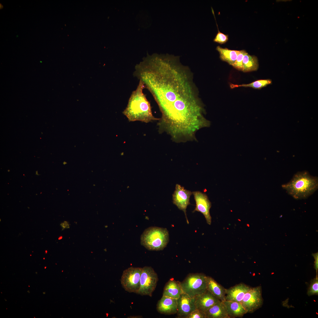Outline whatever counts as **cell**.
I'll list each match as a JSON object with an SVG mask.
<instances>
[{
    "label": "cell",
    "instance_id": "1",
    "mask_svg": "<svg viewBox=\"0 0 318 318\" xmlns=\"http://www.w3.org/2000/svg\"><path fill=\"white\" fill-rule=\"evenodd\" d=\"M135 77L142 80L162 114L159 130L172 139L194 136L206 125L205 110L193 74L180 57L168 54L148 56L136 65Z\"/></svg>",
    "mask_w": 318,
    "mask_h": 318
},
{
    "label": "cell",
    "instance_id": "2",
    "mask_svg": "<svg viewBox=\"0 0 318 318\" xmlns=\"http://www.w3.org/2000/svg\"><path fill=\"white\" fill-rule=\"evenodd\" d=\"M145 88L144 83L139 80L135 90L132 92L123 114L129 121H139L148 123L159 120L153 115L150 103L143 92Z\"/></svg>",
    "mask_w": 318,
    "mask_h": 318
},
{
    "label": "cell",
    "instance_id": "3",
    "mask_svg": "<svg viewBox=\"0 0 318 318\" xmlns=\"http://www.w3.org/2000/svg\"><path fill=\"white\" fill-rule=\"evenodd\" d=\"M282 187L294 198L305 199L317 189L318 178L311 175L307 171L298 172L289 182L282 185Z\"/></svg>",
    "mask_w": 318,
    "mask_h": 318
},
{
    "label": "cell",
    "instance_id": "4",
    "mask_svg": "<svg viewBox=\"0 0 318 318\" xmlns=\"http://www.w3.org/2000/svg\"><path fill=\"white\" fill-rule=\"evenodd\" d=\"M169 241V232L166 228L151 227L145 230L141 236V244L147 249L163 250Z\"/></svg>",
    "mask_w": 318,
    "mask_h": 318
},
{
    "label": "cell",
    "instance_id": "5",
    "mask_svg": "<svg viewBox=\"0 0 318 318\" xmlns=\"http://www.w3.org/2000/svg\"><path fill=\"white\" fill-rule=\"evenodd\" d=\"M206 276L203 273L189 274L180 285L183 293L195 297L207 290Z\"/></svg>",
    "mask_w": 318,
    "mask_h": 318
},
{
    "label": "cell",
    "instance_id": "6",
    "mask_svg": "<svg viewBox=\"0 0 318 318\" xmlns=\"http://www.w3.org/2000/svg\"><path fill=\"white\" fill-rule=\"evenodd\" d=\"M158 280L157 274L152 267H143L140 277V287L137 294L151 297Z\"/></svg>",
    "mask_w": 318,
    "mask_h": 318
},
{
    "label": "cell",
    "instance_id": "7",
    "mask_svg": "<svg viewBox=\"0 0 318 318\" xmlns=\"http://www.w3.org/2000/svg\"><path fill=\"white\" fill-rule=\"evenodd\" d=\"M142 269V268L130 267L123 271L120 281L125 291L137 294L140 287Z\"/></svg>",
    "mask_w": 318,
    "mask_h": 318
},
{
    "label": "cell",
    "instance_id": "8",
    "mask_svg": "<svg viewBox=\"0 0 318 318\" xmlns=\"http://www.w3.org/2000/svg\"><path fill=\"white\" fill-rule=\"evenodd\" d=\"M263 299L261 286L251 288L245 294L241 303L247 311L252 313L262 306Z\"/></svg>",
    "mask_w": 318,
    "mask_h": 318
},
{
    "label": "cell",
    "instance_id": "9",
    "mask_svg": "<svg viewBox=\"0 0 318 318\" xmlns=\"http://www.w3.org/2000/svg\"><path fill=\"white\" fill-rule=\"evenodd\" d=\"M192 194L191 191L185 189L183 187L177 184L175 185V190L172 196L173 203L179 209L183 211L188 224L189 223V221L186 216V209L187 206L190 204V198Z\"/></svg>",
    "mask_w": 318,
    "mask_h": 318
},
{
    "label": "cell",
    "instance_id": "10",
    "mask_svg": "<svg viewBox=\"0 0 318 318\" xmlns=\"http://www.w3.org/2000/svg\"><path fill=\"white\" fill-rule=\"evenodd\" d=\"M192 193L196 203V206L193 212L197 211L201 213L204 216L207 223L211 225V217L210 210L211 203L207 196L205 193L198 191H193Z\"/></svg>",
    "mask_w": 318,
    "mask_h": 318
},
{
    "label": "cell",
    "instance_id": "11",
    "mask_svg": "<svg viewBox=\"0 0 318 318\" xmlns=\"http://www.w3.org/2000/svg\"><path fill=\"white\" fill-rule=\"evenodd\" d=\"M196 308L195 303V297H192L183 293L177 299L178 318H186Z\"/></svg>",
    "mask_w": 318,
    "mask_h": 318
},
{
    "label": "cell",
    "instance_id": "12",
    "mask_svg": "<svg viewBox=\"0 0 318 318\" xmlns=\"http://www.w3.org/2000/svg\"><path fill=\"white\" fill-rule=\"evenodd\" d=\"M220 301L207 290L195 297V303L196 309L204 312Z\"/></svg>",
    "mask_w": 318,
    "mask_h": 318
},
{
    "label": "cell",
    "instance_id": "13",
    "mask_svg": "<svg viewBox=\"0 0 318 318\" xmlns=\"http://www.w3.org/2000/svg\"><path fill=\"white\" fill-rule=\"evenodd\" d=\"M156 309L160 314L171 315L176 314L177 312V299L163 296L158 301Z\"/></svg>",
    "mask_w": 318,
    "mask_h": 318
},
{
    "label": "cell",
    "instance_id": "14",
    "mask_svg": "<svg viewBox=\"0 0 318 318\" xmlns=\"http://www.w3.org/2000/svg\"><path fill=\"white\" fill-rule=\"evenodd\" d=\"M251 288L241 283L226 289V300L241 303L245 294Z\"/></svg>",
    "mask_w": 318,
    "mask_h": 318
},
{
    "label": "cell",
    "instance_id": "15",
    "mask_svg": "<svg viewBox=\"0 0 318 318\" xmlns=\"http://www.w3.org/2000/svg\"><path fill=\"white\" fill-rule=\"evenodd\" d=\"M206 282L207 290L221 301L226 300V289L210 276H206Z\"/></svg>",
    "mask_w": 318,
    "mask_h": 318
},
{
    "label": "cell",
    "instance_id": "16",
    "mask_svg": "<svg viewBox=\"0 0 318 318\" xmlns=\"http://www.w3.org/2000/svg\"><path fill=\"white\" fill-rule=\"evenodd\" d=\"M183 293L180 282L171 279L165 284L163 296L177 299Z\"/></svg>",
    "mask_w": 318,
    "mask_h": 318
},
{
    "label": "cell",
    "instance_id": "17",
    "mask_svg": "<svg viewBox=\"0 0 318 318\" xmlns=\"http://www.w3.org/2000/svg\"><path fill=\"white\" fill-rule=\"evenodd\" d=\"M224 304L230 318L242 317L247 313V311L240 302L225 300Z\"/></svg>",
    "mask_w": 318,
    "mask_h": 318
},
{
    "label": "cell",
    "instance_id": "18",
    "mask_svg": "<svg viewBox=\"0 0 318 318\" xmlns=\"http://www.w3.org/2000/svg\"><path fill=\"white\" fill-rule=\"evenodd\" d=\"M204 312L206 318H230L226 307L221 301L211 306Z\"/></svg>",
    "mask_w": 318,
    "mask_h": 318
},
{
    "label": "cell",
    "instance_id": "19",
    "mask_svg": "<svg viewBox=\"0 0 318 318\" xmlns=\"http://www.w3.org/2000/svg\"><path fill=\"white\" fill-rule=\"evenodd\" d=\"M216 49L218 52L220 58L222 60L233 66L236 61L239 50H230L219 46L216 47Z\"/></svg>",
    "mask_w": 318,
    "mask_h": 318
},
{
    "label": "cell",
    "instance_id": "20",
    "mask_svg": "<svg viewBox=\"0 0 318 318\" xmlns=\"http://www.w3.org/2000/svg\"><path fill=\"white\" fill-rule=\"evenodd\" d=\"M242 70L244 72H249L257 70L259 67L257 57L249 55L246 52L243 59Z\"/></svg>",
    "mask_w": 318,
    "mask_h": 318
},
{
    "label": "cell",
    "instance_id": "21",
    "mask_svg": "<svg viewBox=\"0 0 318 318\" xmlns=\"http://www.w3.org/2000/svg\"><path fill=\"white\" fill-rule=\"evenodd\" d=\"M272 81L269 79L259 80L253 82L248 84H242L241 85H235L232 84H230V87L231 89L239 87H250L254 89H260L266 87L268 85L271 84Z\"/></svg>",
    "mask_w": 318,
    "mask_h": 318
},
{
    "label": "cell",
    "instance_id": "22",
    "mask_svg": "<svg viewBox=\"0 0 318 318\" xmlns=\"http://www.w3.org/2000/svg\"><path fill=\"white\" fill-rule=\"evenodd\" d=\"M307 294L309 296L318 294V275L312 279L308 289Z\"/></svg>",
    "mask_w": 318,
    "mask_h": 318
},
{
    "label": "cell",
    "instance_id": "23",
    "mask_svg": "<svg viewBox=\"0 0 318 318\" xmlns=\"http://www.w3.org/2000/svg\"><path fill=\"white\" fill-rule=\"evenodd\" d=\"M212 13H213L215 20L216 21V19L214 14V12L213 9L212 10ZM216 25L217 26L218 32L216 34L215 37L213 40V42H215L218 43L220 44H223L226 43L227 42L228 40V35L227 34H225L223 33L220 32L218 28L217 24L216 23Z\"/></svg>",
    "mask_w": 318,
    "mask_h": 318
},
{
    "label": "cell",
    "instance_id": "24",
    "mask_svg": "<svg viewBox=\"0 0 318 318\" xmlns=\"http://www.w3.org/2000/svg\"><path fill=\"white\" fill-rule=\"evenodd\" d=\"M246 51L244 50H239L236 61L233 66L236 69L242 70L243 59Z\"/></svg>",
    "mask_w": 318,
    "mask_h": 318
},
{
    "label": "cell",
    "instance_id": "25",
    "mask_svg": "<svg viewBox=\"0 0 318 318\" xmlns=\"http://www.w3.org/2000/svg\"><path fill=\"white\" fill-rule=\"evenodd\" d=\"M186 318H206L205 312L197 309L191 312Z\"/></svg>",
    "mask_w": 318,
    "mask_h": 318
},
{
    "label": "cell",
    "instance_id": "26",
    "mask_svg": "<svg viewBox=\"0 0 318 318\" xmlns=\"http://www.w3.org/2000/svg\"><path fill=\"white\" fill-rule=\"evenodd\" d=\"M312 255L313 256L315 260L314 261V268L316 270V275H317V274L318 269V252H317L315 253H313L312 254Z\"/></svg>",
    "mask_w": 318,
    "mask_h": 318
},
{
    "label": "cell",
    "instance_id": "27",
    "mask_svg": "<svg viewBox=\"0 0 318 318\" xmlns=\"http://www.w3.org/2000/svg\"><path fill=\"white\" fill-rule=\"evenodd\" d=\"M60 225L62 228V230L65 228H69L70 227V224L67 221H64L63 223H62Z\"/></svg>",
    "mask_w": 318,
    "mask_h": 318
},
{
    "label": "cell",
    "instance_id": "28",
    "mask_svg": "<svg viewBox=\"0 0 318 318\" xmlns=\"http://www.w3.org/2000/svg\"><path fill=\"white\" fill-rule=\"evenodd\" d=\"M62 238V236H61L58 239H59V240L61 239Z\"/></svg>",
    "mask_w": 318,
    "mask_h": 318
},
{
    "label": "cell",
    "instance_id": "29",
    "mask_svg": "<svg viewBox=\"0 0 318 318\" xmlns=\"http://www.w3.org/2000/svg\"><path fill=\"white\" fill-rule=\"evenodd\" d=\"M47 250H46V251H45V253H46V254H47Z\"/></svg>",
    "mask_w": 318,
    "mask_h": 318
},
{
    "label": "cell",
    "instance_id": "30",
    "mask_svg": "<svg viewBox=\"0 0 318 318\" xmlns=\"http://www.w3.org/2000/svg\"><path fill=\"white\" fill-rule=\"evenodd\" d=\"M46 266H45V267L44 268H45V269H46Z\"/></svg>",
    "mask_w": 318,
    "mask_h": 318
},
{
    "label": "cell",
    "instance_id": "31",
    "mask_svg": "<svg viewBox=\"0 0 318 318\" xmlns=\"http://www.w3.org/2000/svg\"><path fill=\"white\" fill-rule=\"evenodd\" d=\"M43 259H45V258H43Z\"/></svg>",
    "mask_w": 318,
    "mask_h": 318
}]
</instances>
